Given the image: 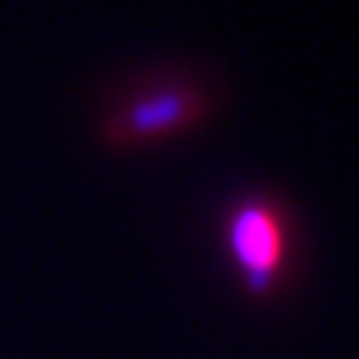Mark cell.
<instances>
[{
    "instance_id": "cell-2",
    "label": "cell",
    "mask_w": 359,
    "mask_h": 359,
    "mask_svg": "<svg viewBox=\"0 0 359 359\" xmlns=\"http://www.w3.org/2000/svg\"><path fill=\"white\" fill-rule=\"evenodd\" d=\"M219 245L245 296L271 299L292 277L299 255V213L286 194L264 184L242 188L219 207Z\"/></svg>"
},
{
    "instance_id": "cell-1",
    "label": "cell",
    "mask_w": 359,
    "mask_h": 359,
    "mask_svg": "<svg viewBox=\"0 0 359 359\" xmlns=\"http://www.w3.org/2000/svg\"><path fill=\"white\" fill-rule=\"evenodd\" d=\"M226 109V83L207 64L156 61L130 70L105 93L95 121L102 149L156 153L203 134Z\"/></svg>"
}]
</instances>
